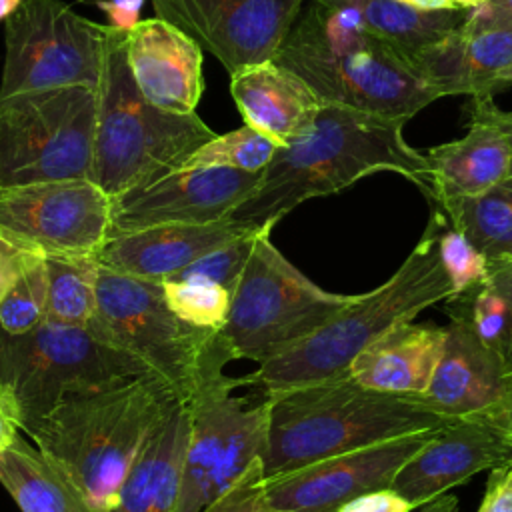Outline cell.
<instances>
[{
  "label": "cell",
  "mask_w": 512,
  "mask_h": 512,
  "mask_svg": "<svg viewBox=\"0 0 512 512\" xmlns=\"http://www.w3.org/2000/svg\"><path fill=\"white\" fill-rule=\"evenodd\" d=\"M0 484L22 512H102L36 444L20 434L0 454Z\"/></svg>",
  "instance_id": "obj_26"
},
{
  "label": "cell",
  "mask_w": 512,
  "mask_h": 512,
  "mask_svg": "<svg viewBox=\"0 0 512 512\" xmlns=\"http://www.w3.org/2000/svg\"><path fill=\"white\" fill-rule=\"evenodd\" d=\"M508 386L498 354L480 340L462 316L448 314L442 354L426 398L446 416L462 418L490 412Z\"/></svg>",
  "instance_id": "obj_22"
},
{
  "label": "cell",
  "mask_w": 512,
  "mask_h": 512,
  "mask_svg": "<svg viewBox=\"0 0 512 512\" xmlns=\"http://www.w3.org/2000/svg\"><path fill=\"white\" fill-rule=\"evenodd\" d=\"M232 354L216 332L204 350L190 408V438L178 512H200L230 488L266 448V396L252 404L232 390L240 384L224 374Z\"/></svg>",
  "instance_id": "obj_8"
},
{
  "label": "cell",
  "mask_w": 512,
  "mask_h": 512,
  "mask_svg": "<svg viewBox=\"0 0 512 512\" xmlns=\"http://www.w3.org/2000/svg\"><path fill=\"white\" fill-rule=\"evenodd\" d=\"M432 212L438 214V250L440 262L454 286V294H460L476 284H480L488 276V260L482 252L474 248V244L452 228L444 216L434 208Z\"/></svg>",
  "instance_id": "obj_34"
},
{
  "label": "cell",
  "mask_w": 512,
  "mask_h": 512,
  "mask_svg": "<svg viewBox=\"0 0 512 512\" xmlns=\"http://www.w3.org/2000/svg\"><path fill=\"white\" fill-rule=\"evenodd\" d=\"M478 512H512V462L490 470Z\"/></svg>",
  "instance_id": "obj_36"
},
{
  "label": "cell",
  "mask_w": 512,
  "mask_h": 512,
  "mask_svg": "<svg viewBox=\"0 0 512 512\" xmlns=\"http://www.w3.org/2000/svg\"><path fill=\"white\" fill-rule=\"evenodd\" d=\"M476 10L480 16L488 18V20H496V22H508L512 24V0H488Z\"/></svg>",
  "instance_id": "obj_43"
},
{
  "label": "cell",
  "mask_w": 512,
  "mask_h": 512,
  "mask_svg": "<svg viewBox=\"0 0 512 512\" xmlns=\"http://www.w3.org/2000/svg\"><path fill=\"white\" fill-rule=\"evenodd\" d=\"M48 274L46 258L34 254L0 300V328L24 334L46 320Z\"/></svg>",
  "instance_id": "obj_31"
},
{
  "label": "cell",
  "mask_w": 512,
  "mask_h": 512,
  "mask_svg": "<svg viewBox=\"0 0 512 512\" xmlns=\"http://www.w3.org/2000/svg\"><path fill=\"white\" fill-rule=\"evenodd\" d=\"M200 512H284L266 492V476L262 458L252 462L248 470Z\"/></svg>",
  "instance_id": "obj_35"
},
{
  "label": "cell",
  "mask_w": 512,
  "mask_h": 512,
  "mask_svg": "<svg viewBox=\"0 0 512 512\" xmlns=\"http://www.w3.org/2000/svg\"><path fill=\"white\" fill-rule=\"evenodd\" d=\"M158 18L184 30L232 76L274 60L304 0H150Z\"/></svg>",
  "instance_id": "obj_14"
},
{
  "label": "cell",
  "mask_w": 512,
  "mask_h": 512,
  "mask_svg": "<svg viewBox=\"0 0 512 512\" xmlns=\"http://www.w3.org/2000/svg\"><path fill=\"white\" fill-rule=\"evenodd\" d=\"M350 298L314 284L272 244L270 230H260L220 336L232 358L262 364L318 330Z\"/></svg>",
  "instance_id": "obj_9"
},
{
  "label": "cell",
  "mask_w": 512,
  "mask_h": 512,
  "mask_svg": "<svg viewBox=\"0 0 512 512\" xmlns=\"http://www.w3.org/2000/svg\"><path fill=\"white\" fill-rule=\"evenodd\" d=\"M412 512H458V500L450 494H442L432 502L414 508Z\"/></svg>",
  "instance_id": "obj_44"
},
{
  "label": "cell",
  "mask_w": 512,
  "mask_h": 512,
  "mask_svg": "<svg viewBox=\"0 0 512 512\" xmlns=\"http://www.w3.org/2000/svg\"><path fill=\"white\" fill-rule=\"evenodd\" d=\"M438 226V214L432 212L418 244L382 286L352 296L318 330L258 364L240 384H256L270 394L346 376L352 360L382 334L452 298L454 286L440 262Z\"/></svg>",
  "instance_id": "obj_4"
},
{
  "label": "cell",
  "mask_w": 512,
  "mask_h": 512,
  "mask_svg": "<svg viewBox=\"0 0 512 512\" xmlns=\"http://www.w3.org/2000/svg\"><path fill=\"white\" fill-rule=\"evenodd\" d=\"M258 232H250L246 236H240L186 266L178 274H174L168 280H188V282H206V284H218L234 292L242 270L248 262V256L252 252V244ZM166 282V280H164Z\"/></svg>",
  "instance_id": "obj_33"
},
{
  "label": "cell",
  "mask_w": 512,
  "mask_h": 512,
  "mask_svg": "<svg viewBox=\"0 0 512 512\" xmlns=\"http://www.w3.org/2000/svg\"><path fill=\"white\" fill-rule=\"evenodd\" d=\"M48 274L46 320L86 328L98 306L96 256H44Z\"/></svg>",
  "instance_id": "obj_29"
},
{
  "label": "cell",
  "mask_w": 512,
  "mask_h": 512,
  "mask_svg": "<svg viewBox=\"0 0 512 512\" xmlns=\"http://www.w3.org/2000/svg\"><path fill=\"white\" fill-rule=\"evenodd\" d=\"M488 278L502 294L506 308H508V340L502 354V366L508 382L512 384V260L504 262H490L488 264Z\"/></svg>",
  "instance_id": "obj_38"
},
{
  "label": "cell",
  "mask_w": 512,
  "mask_h": 512,
  "mask_svg": "<svg viewBox=\"0 0 512 512\" xmlns=\"http://www.w3.org/2000/svg\"><path fill=\"white\" fill-rule=\"evenodd\" d=\"M146 374L140 360L82 326L44 320L24 334L0 328V390L24 432L70 396Z\"/></svg>",
  "instance_id": "obj_7"
},
{
  "label": "cell",
  "mask_w": 512,
  "mask_h": 512,
  "mask_svg": "<svg viewBox=\"0 0 512 512\" xmlns=\"http://www.w3.org/2000/svg\"><path fill=\"white\" fill-rule=\"evenodd\" d=\"M126 32L112 26L98 84L92 180L110 198L180 168L216 136L196 112L176 114L146 100L128 66Z\"/></svg>",
  "instance_id": "obj_6"
},
{
  "label": "cell",
  "mask_w": 512,
  "mask_h": 512,
  "mask_svg": "<svg viewBox=\"0 0 512 512\" xmlns=\"http://www.w3.org/2000/svg\"><path fill=\"white\" fill-rule=\"evenodd\" d=\"M436 208L490 262L512 260V178Z\"/></svg>",
  "instance_id": "obj_28"
},
{
  "label": "cell",
  "mask_w": 512,
  "mask_h": 512,
  "mask_svg": "<svg viewBox=\"0 0 512 512\" xmlns=\"http://www.w3.org/2000/svg\"><path fill=\"white\" fill-rule=\"evenodd\" d=\"M276 148L278 144L270 136L244 124L242 128L210 138L194 150L180 168H234L262 172L270 164Z\"/></svg>",
  "instance_id": "obj_30"
},
{
  "label": "cell",
  "mask_w": 512,
  "mask_h": 512,
  "mask_svg": "<svg viewBox=\"0 0 512 512\" xmlns=\"http://www.w3.org/2000/svg\"><path fill=\"white\" fill-rule=\"evenodd\" d=\"M20 432L18 414L10 398L0 390V454L14 442Z\"/></svg>",
  "instance_id": "obj_41"
},
{
  "label": "cell",
  "mask_w": 512,
  "mask_h": 512,
  "mask_svg": "<svg viewBox=\"0 0 512 512\" xmlns=\"http://www.w3.org/2000/svg\"><path fill=\"white\" fill-rule=\"evenodd\" d=\"M486 414L498 424V428L506 434V438H508V442L512 446V384L508 386V390L502 396V400L490 412H486Z\"/></svg>",
  "instance_id": "obj_42"
},
{
  "label": "cell",
  "mask_w": 512,
  "mask_h": 512,
  "mask_svg": "<svg viewBox=\"0 0 512 512\" xmlns=\"http://www.w3.org/2000/svg\"><path fill=\"white\" fill-rule=\"evenodd\" d=\"M86 328L140 360L184 402L196 390L206 344L216 334L180 320L166 302L162 282L126 276L102 264L98 306Z\"/></svg>",
  "instance_id": "obj_11"
},
{
  "label": "cell",
  "mask_w": 512,
  "mask_h": 512,
  "mask_svg": "<svg viewBox=\"0 0 512 512\" xmlns=\"http://www.w3.org/2000/svg\"><path fill=\"white\" fill-rule=\"evenodd\" d=\"M470 124L462 138L426 152L430 206L486 192L512 178V132L492 94L470 98Z\"/></svg>",
  "instance_id": "obj_19"
},
{
  "label": "cell",
  "mask_w": 512,
  "mask_h": 512,
  "mask_svg": "<svg viewBox=\"0 0 512 512\" xmlns=\"http://www.w3.org/2000/svg\"><path fill=\"white\" fill-rule=\"evenodd\" d=\"M266 410V478L386 440L438 430L452 420L426 396L378 392L350 374L270 392Z\"/></svg>",
  "instance_id": "obj_2"
},
{
  "label": "cell",
  "mask_w": 512,
  "mask_h": 512,
  "mask_svg": "<svg viewBox=\"0 0 512 512\" xmlns=\"http://www.w3.org/2000/svg\"><path fill=\"white\" fill-rule=\"evenodd\" d=\"M230 94L244 124L270 136L278 146L300 138L322 106L306 80L276 60L232 74Z\"/></svg>",
  "instance_id": "obj_24"
},
{
  "label": "cell",
  "mask_w": 512,
  "mask_h": 512,
  "mask_svg": "<svg viewBox=\"0 0 512 512\" xmlns=\"http://www.w3.org/2000/svg\"><path fill=\"white\" fill-rule=\"evenodd\" d=\"M412 8L424 10V12H438V10H456L454 0H400Z\"/></svg>",
  "instance_id": "obj_45"
},
{
  "label": "cell",
  "mask_w": 512,
  "mask_h": 512,
  "mask_svg": "<svg viewBox=\"0 0 512 512\" xmlns=\"http://www.w3.org/2000/svg\"><path fill=\"white\" fill-rule=\"evenodd\" d=\"M158 376H136L58 402L26 434L102 512L154 426L178 402Z\"/></svg>",
  "instance_id": "obj_3"
},
{
  "label": "cell",
  "mask_w": 512,
  "mask_h": 512,
  "mask_svg": "<svg viewBox=\"0 0 512 512\" xmlns=\"http://www.w3.org/2000/svg\"><path fill=\"white\" fill-rule=\"evenodd\" d=\"M446 326L402 322L366 346L348 374L366 388L396 396H426L442 354Z\"/></svg>",
  "instance_id": "obj_25"
},
{
  "label": "cell",
  "mask_w": 512,
  "mask_h": 512,
  "mask_svg": "<svg viewBox=\"0 0 512 512\" xmlns=\"http://www.w3.org/2000/svg\"><path fill=\"white\" fill-rule=\"evenodd\" d=\"M24 0H0V20H8Z\"/></svg>",
  "instance_id": "obj_46"
},
{
  "label": "cell",
  "mask_w": 512,
  "mask_h": 512,
  "mask_svg": "<svg viewBox=\"0 0 512 512\" xmlns=\"http://www.w3.org/2000/svg\"><path fill=\"white\" fill-rule=\"evenodd\" d=\"M144 0H96V6L108 16L110 26L118 30H132L140 20Z\"/></svg>",
  "instance_id": "obj_40"
},
{
  "label": "cell",
  "mask_w": 512,
  "mask_h": 512,
  "mask_svg": "<svg viewBox=\"0 0 512 512\" xmlns=\"http://www.w3.org/2000/svg\"><path fill=\"white\" fill-rule=\"evenodd\" d=\"M126 58L136 86L152 104L192 114L204 92V50L164 18L140 20L126 32Z\"/></svg>",
  "instance_id": "obj_20"
},
{
  "label": "cell",
  "mask_w": 512,
  "mask_h": 512,
  "mask_svg": "<svg viewBox=\"0 0 512 512\" xmlns=\"http://www.w3.org/2000/svg\"><path fill=\"white\" fill-rule=\"evenodd\" d=\"M456 2V6L458 8H478V6H482L484 2H488V0H454Z\"/></svg>",
  "instance_id": "obj_47"
},
{
  "label": "cell",
  "mask_w": 512,
  "mask_h": 512,
  "mask_svg": "<svg viewBox=\"0 0 512 512\" xmlns=\"http://www.w3.org/2000/svg\"><path fill=\"white\" fill-rule=\"evenodd\" d=\"M110 224L112 198L90 178L0 188V236L42 256H96Z\"/></svg>",
  "instance_id": "obj_13"
},
{
  "label": "cell",
  "mask_w": 512,
  "mask_h": 512,
  "mask_svg": "<svg viewBox=\"0 0 512 512\" xmlns=\"http://www.w3.org/2000/svg\"><path fill=\"white\" fill-rule=\"evenodd\" d=\"M164 296L174 314L204 332H220L226 324L232 294L224 286L188 280L162 282Z\"/></svg>",
  "instance_id": "obj_32"
},
{
  "label": "cell",
  "mask_w": 512,
  "mask_h": 512,
  "mask_svg": "<svg viewBox=\"0 0 512 512\" xmlns=\"http://www.w3.org/2000/svg\"><path fill=\"white\" fill-rule=\"evenodd\" d=\"M98 88L56 86L0 98V188L90 178Z\"/></svg>",
  "instance_id": "obj_10"
},
{
  "label": "cell",
  "mask_w": 512,
  "mask_h": 512,
  "mask_svg": "<svg viewBox=\"0 0 512 512\" xmlns=\"http://www.w3.org/2000/svg\"><path fill=\"white\" fill-rule=\"evenodd\" d=\"M506 462H512V446L488 414L452 418L396 472L390 488L418 508Z\"/></svg>",
  "instance_id": "obj_17"
},
{
  "label": "cell",
  "mask_w": 512,
  "mask_h": 512,
  "mask_svg": "<svg viewBox=\"0 0 512 512\" xmlns=\"http://www.w3.org/2000/svg\"><path fill=\"white\" fill-rule=\"evenodd\" d=\"M112 26L80 16L64 0H24L6 20L0 98L56 86L98 88Z\"/></svg>",
  "instance_id": "obj_12"
},
{
  "label": "cell",
  "mask_w": 512,
  "mask_h": 512,
  "mask_svg": "<svg viewBox=\"0 0 512 512\" xmlns=\"http://www.w3.org/2000/svg\"><path fill=\"white\" fill-rule=\"evenodd\" d=\"M250 232H260L232 218L208 224H164L110 236L98 262L114 272L164 282L204 254Z\"/></svg>",
  "instance_id": "obj_21"
},
{
  "label": "cell",
  "mask_w": 512,
  "mask_h": 512,
  "mask_svg": "<svg viewBox=\"0 0 512 512\" xmlns=\"http://www.w3.org/2000/svg\"><path fill=\"white\" fill-rule=\"evenodd\" d=\"M34 254L0 236V300Z\"/></svg>",
  "instance_id": "obj_39"
},
{
  "label": "cell",
  "mask_w": 512,
  "mask_h": 512,
  "mask_svg": "<svg viewBox=\"0 0 512 512\" xmlns=\"http://www.w3.org/2000/svg\"><path fill=\"white\" fill-rule=\"evenodd\" d=\"M414 506L394 488H382L360 494L340 506L336 512H412Z\"/></svg>",
  "instance_id": "obj_37"
},
{
  "label": "cell",
  "mask_w": 512,
  "mask_h": 512,
  "mask_svg": "<svg viewBox=\"0 0 512 512\" xmlns=\"http://www.w3.org/2000/svg\"><path fill=\"white\" fill-rule=\"evenodd\" d=\"M344 14L410 58L468 18V8L424 12L400 0H310Z\"/></svg>",
  "instance_id": "obj_27"
},
{
  "label": "cell",
  "mask_w": 512,
  "mask_h": 512,
  "mask_svg": "<svg viewBox=\"0 0 512 512\" xmlns=\"http://www.w3.org/2000/svg\"><path fill=\"white\" fill-rule=\"evenodd\" d=\"M406 122L322 102L312 126L276 148L258 186L230 218L254 230H272L302 202L336 194L374 172H398L428 196L430 164L406 142Z\"/></svg>",
  "instance_id": "obj_1"
},
{
  "label": "cell",
  "mask_w": 512,
  "mask_h": 512,
  "mask_svg": "<svg viewBox=\"0 0 512 512\" xmlns=\"http://www.w3.org/2000/svg\"><path fill=\"white\" fill-rule=\"evenodd\" d=\"M262 172L180 168L112 198L110 236L164 226L228 220L254 192Z\"/></svg>",
  "instance_id": "obj_15"
},
{
  "label": "cell",
  "mask_w": 512,
  "mask_h": 512,
  "mask_svg": "<svg viewBox=\"0 0 512 512\" xmlns=\"http://www.w3.org/2000/svg\"><path fill=\"white\" fill-rule=\"evenodd\" d=\"M274 60L322 102L410 120L438 100L408 54L316 2L298 16Z\"/></svg>",
  "instance_id": "obj_5"
},
{
  "label": "cell",
  "mask_w": 512,
  "mask_h": 512,
  "mask_svg": "<svg viewBox=\"0 0 512 512\" xmlns=\"http://www.w3.org/2000/svg\"><path fill=\"white\" fill-rule=\"evenodd\" d=\"M188 438L190 408L178 400L148 434L110 512H178Z\"/></svg>",
  "instance_id": "obj_23"
},
{
  "label": "cell",
  "mask_w": 512,
  "mask_h": 512,
  "mask_svg": "<svg viewBox=\"0 0 512 512\" xmlns=\"http://www.w3.org/2000/svg\"><path fill=\"white\" fill-rule=\"evenodd\" d=\"M426 84L442 96H484L512 84V24L468 10V18L412 56Z\"/></svg>",
  "instance_id": "obj_18"
},
{
  "label": "cell",
  "mask_w": 512,
  "mask_h": 512,
  "mask_svg": "<svg viewBox=\"0 0 512 512\" xmlns=\"http://www.w3.org/2000/svg\"><path fill=\"white\" fill-rule=\"evenodd\" d=\"M432 432L386 440L266 478V492L284 512H336L360 494L390 488L396 472Z\"/></svg>",
  "instance_id": "obj_16"
}]
</instances>
